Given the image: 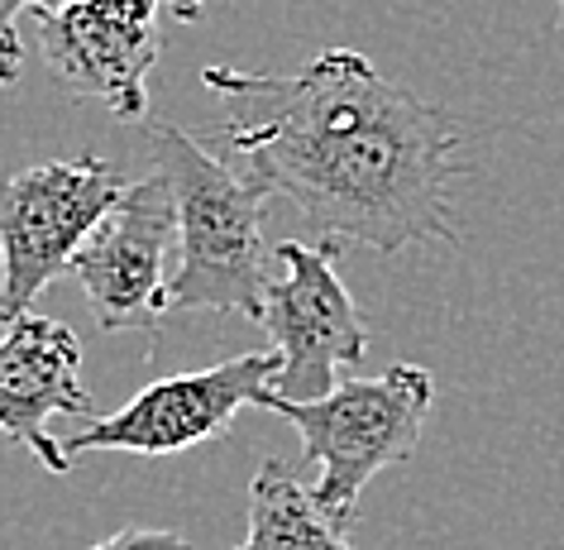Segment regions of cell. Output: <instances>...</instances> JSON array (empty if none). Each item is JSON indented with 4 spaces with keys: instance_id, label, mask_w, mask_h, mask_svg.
<instances>
[{
    "instance_id": "3",
    "label": "cell",
    "mask_w": 564,
    "mask_h": 550,
    "mask_svg": "<svg viewBox=\"0 0 564 550\" xmlns=\"http://www.w3.org/2000/svg\"><path fill=\"white\" fill-rule=\"evenodd\" d=\"M435 402V384L416 364H388L378 378H345L321 402H278L268 412L288 417L302 435V455L316 464L312 498L335 527H349L359 493L373 474L412 460Z\"/></svg>"
},
{
    "instance_id": "5",
    "label": "cell",
    "mask_w": 564,
    "mask_h": 550,
    "mask_svg": "<svg viewBox=\"0 0 564 550\" xmlns=\"http://www.w3.org/2000/svg\"><path fill=\"white\" fill-rule=\"evenodd\" d=\"M282 273L268 283L263 326L273 335L278 402H321L335 392V374L355 369L369 355V326H364L355 298L335 273V239H282L273 249Z\"/></svg>"
},
{
    "instance_id": "4",
    "label": "cell",
    "mask_w": 564,
    "mask_h": 550,
    "mask_svg": "<svg viewBox=\"0 0 564 550\" xmlns=\"http://www.w3.org/2000/svg\"><path fill=\"white\" fill-rule=\"evenodd\" d=\"M124 182L106 159L39 163L0 182V321L34 306L48 283L67 278L73 254L124 196Z\"/></svg>"
},
{
    "instance_id": "11",
    "label": "cell",
    "mask_w": 564,
    "mask_h": 550,
    "mask_svg": "<svg viewBox=\"0 0 564 550\" xmlns=\"http://www.w3.org/2000/svg\"><path fill=\"white\" fill-rule=\"evenodd\" d=\"M63 0H0V87L20 77L24 67V39H20V15H48Z\"/></svg>"
},
{
    "instance_id": "9",
    "label": "cell",
    "mask_w": 564,
    "mask_h": 550,
    "mask_svg": "<svg viewBox=\"0 0 564 550\" xmlns=\"http://www.w3.org/2000/svg\"><path fill=\"white\" fill-rule=\"evenodd\" d=\"M53 417H101L82 384L77 331L39 312L0 321V435L24 445L48 474H67L73 460L63 435L48 431Z\"/></svg>"
},
{
    "instance_id": "10",
    "label": "cell",
    "mask_w": 564,
    "mask_h": 550,
    "mask_svg": "<svg viewBox=\"0 0 564 550\" xmlns=\"http://www.w3.org/2000/svg\"><path fill=\"white\" fill-rule=\"evenodd\" d=\"M230 550H355L321 513L312 488L282 460H263L249 478V531Z\"/></svg>"
},
{
    "instance_id": "14",
    "label": "cell",
    "mask_w": 564,
    "mask_h": 550,
    "mask_svg": "<svg viewBox=\"0 0 564 550\" xmlns=\"http://www.w3.org/2000/svg\"><path fill=\"white\" fill-rule=\"evenodd\" d=\"M560 20H564V0H560Z\"/></svg>"
},
{
    "instance_id": "12",
    "label": "cell",
    "mask_w": 564,
    "mask_h": 550,
    "mask_svg": "<svg viewBox=\"0 0 564 550\" xmlns=\"http://www.w3.org/2000/svg\"><path fill=\"white\" fill-rule=\"evenodd\" d=\"M91 550H192V541L177 531H159V527H130V531H116V536H106V541H96Z\"/></svg>"
},
{
    "instance_id": "6",
    "label": "cell",
    "mask_w": 564,
    "mask_h": 550,
    "mask_svg": "<svg viewBox=\"0 0 564 550\" xmlns=\"http://www.w3.org/2000/svg\"><path fill=\"white\" fill-rule=\"evenodd\" d=\"M278 378L273 349L225 359L202 374H173L134 392L110 417H91L82 431L63 435L67 460L116 450V455H177L220 435L235 421L239 407H268Z\"/></svg>"
},
{
    "instance_id": "2",
    "label": "cell",
    "mask_w": 564,
    "mask_h": 550,
    "mask_svg": "<svg viewBox=\"0 0 564 550\" xmlns=\"http://www.w3.org/2000/svg\"><path fill=\"white\" fill-rule=\"evenodd\" d=\"M149 159L177 206V273L167 283V312H235L263 321V202L273 187L259 173H230L167 120L149 125Z\"/></svg>"
},
{
    "instance_id": "13",
    "label": "cell",
    "mask_w": 564,
    "mask_h": 550,
    "mask_svg": "<svg viewBox=\"0 0 564 550\" xmlns=\"http://www.w3.org/2000/svg\"><path fill=\"white\" fill-rule=\"evenodd\" d=\"M163 6H167V15H173V20H196L210 0H163Z\"/></svg>"
},
{
    "instance_id": "7",
    "label": "cell",
    "mask_w": 564,
    "mask_h": 550,
    "mask_svg": "<svg viewBox=\"0 0 564 550\" xmlns=\"http://www.w3.org/2000/svg\"><path fill=\"white\" fill-rule=\"evenodd\" d=\"M177 249V206L167 182L139 177L73 254L67 278L87 292L101 331H153L167 316V259Z\"/></svg>"
},
{
    "instance_id": "1",
    "label": "cell",
    "mask_w": 564,
    "mask_h": 550,
    "mask_svg": "<svg viewBox=\"0 0 564 550\" xmlns=\"http://www.w3.org/2000/svg\"><path fill=\"white\" fill-rule=\"evenodd\" d=\"M202 87L225 106V144L321 239L378 254L459 245V120L388 82L364 53L326 48L282 77L216 63Z\"/></svg>"
},
{
    "instance_id": "8",
    "label": "cell",
    "mask_w": 564,
    "mask_h": 550,
    "mask_svg": "<svg viewBox=\"0 0 564 550\" xmlns=\"http://www.w3.org/2000/svg\"><path fill=\"white\" fill-rule=\"evenodd\" d=\"M39 44L73 96L144 120L159 63V0H63L39 15Z\"/></svg>"
}]
</instances>
